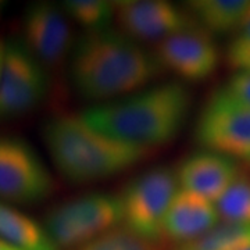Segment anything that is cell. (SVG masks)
Wrapping results in <instances>:
<instances>
[{
    "mask_svg": "<svg viewBox=\"0 0 250 250\" xmlns=\"http://www.w3.org/2000/svg\"><path fill=\"white\" fill-rule=\"evenodd\" d=\"M161 71L153 52L111 28L83 32L75 39L68 60L74 89L96 104L143 89Z\"/></svg>",
    "mask_w": 250,
    "mask_h": 250,
    "instance_id": "cell-1",
    "label": "cell"
},
{
    "mask_svg": "<svg viewBox=\"0 0 250 250\" xmlns=\"http://www.w3.org/2000/svg\"><path fill=\"white\" fill-rule=\"evenodd\" d=\"M190 108L192 93L187 85L170 81L95 104L81 118L100 134L153 150L178 136Z\"/></svg>",
    "mask_w": 250,
    "mask_h": 250,
    "instance_id": "cell-2",
    "label": "cell"
},
{
    "mask_svg": "<svg viewBox=\"0 0 250 250\" xmlns=\"http://www.w3.org/2000/svg\"><path fill=\"white\" fill-rule=\"evenodd\" d=\"M42 138L62 178L88 184L111 178L135 167L152 150L103 135L81 116L52 117L42 128Z\"/></svg>",
    "mask_w": 250,
    "mask_h": 250,
    "instance_id": "cell-3",
    "label": "cell"
},
{
    "mask_svg": "<svg viewBox=\"0 0 250 250\" xmlns=\"http://www.w3.org/2000/svg\"><path fill=\"white\" fill-rule=\"evenodd\" d=\"M179 190L177 171L168 167H154L136 175L118 196L123 228L153 245L163 241L164 220Z\"/></svg>",
    "mask_w": 250,
    "mask_h": 250,
    "instance_id": "cell-4",
    "label": "cell"
},
{
    "mask_svg": "<svg viewBox=\"0 0 250 250\" xmlns=\"http://www.w3.org/2000/svg\"><path fill=\"white\" fill-rule=\"evenodd\" d=\"M123 224L118 196L92 192L54 206L46 214L45 228L62 249L83 248Z\"/></svg>",
    "mask_w": 250,
    "mask_h": 250,
    "instance_id": "cell-5",
    "label": "cell"
},
{
    "mask_svg": "<svg viewBox=\"0 0 250 250\" xmlns=\"http://www.w3.org/2000/svg\"><path fill=\"white\" fill-rule=\"evenodd\" d=\"M49 88V72L22 41H7L0 77V121L32 111L43 102Z\"/></svg>",
    "mask_w": 250,
    "mask_h": 250,
    "instance_id": "cell-6",
    "label": "cell"
},
{
    "mask_svg": "<svg viewBox=\"0 0 250 250\" xmlns=\"http://www.w3.org/2000/svg\"><path fill=\"white\" fill-rule=\"evenodd\" d=\"M53 190V178L35 149L21 138L0 135V199L31 205Z\"/></svg>",
    "mask_w": 250,
    "mask_h": 250,
    "instance_id": "cell-7",
    "label": "cell"
},
{
    "mask_svg": "<svg viewBox=\"0 0 250 250\" xmlns=\"http://www.w3.org/2000/svg\"><path fill=\"white\" fill-rule=\"evenodd\" d=\"M21 41L46 70H59L68 62L75 43L70 18L62 6L50 1H36L25 10Z\"/></svg>",
    "mask_w": 250,
    "mask_h": 250,
    "instance_id": "cell-8",
    "label": "cell"
},
{
    "mask_svg": "<svg viewBox=\"0 0 250 250\" xmlns=\"http://www.w3.org/2000/svg\"><path fill=\"white\" fill-rule=\"evenodd\" d=\"M203 150L250 164V107L208 99L195 125Z\"/></svg>",
    "mask_w": 250,
    "mask_h": 250,
    "instance_id": "cell-9",
    "label": "cell"
},
{
    "mask_svg": "<svg viewBox=\"0 0 250 250\" xmlns=\"http://www.w3.org/2000/svg\"><path fill=\"white\" fill-rule=\"evenodd\" d=\"M153 54L163 71L188 82L210 78L221 62L214 36L197 24L157 42Z\"/></svg>",
    "mask_w": 250,
    "mask_h": 250,
    "instance_id": "cell-10",
    "label": "cell"
},
{
    "mask_svg": "<svg viewBox=\"0 0 250 250\" xmlns=\"http://www.w3.org/2000/svg\"><path fill=\"white\" fill-rule=\"evenodd\" d=\"M116 3V22L120 31L136 42H160L196 25L184 7L166 0H125Z\"/></svg>",
    "mask_w": 250,
    "mask_h": 250,
    "instance_id": "cell-11",
    "label": "cell"
},
{
    "mask_svg": "<svg viewBox=\"0 0 250 250\" xmlns=\"http://www.w3.org/2000/svg\"><path fill=\"white\" fill-rule=\"evenodd\" d=\"M241 175L236 161L220 153L202 150L181 163L177 177L182 190L215 203Z\"/></svg>",
    "mask_w": 250,
    "mask_h": 250,
    "instance_id": "cell-12",
    "label": "cell"
},
{
    "mask_svg": "<svg viewBox=\"0 0 250 250\" xmlns=\"http://www.w3.org/2000/svg\"><path fill=\"white\" fill-rule=\"evenodd\" d=\"M221 221L215 203L187 190H179L166 215L163 233L175 243H187Z\"/></svg>",
    "mask_w": 250,
    "mask_h": 250,
    "instance_id": "cell-13",
    "label": "cell"
},
{
    "mask_svg": "<svg viewBox=\"0 0 250 250\" xmlns=\"http://www.w3.org/2000/svg\"><path fill=\"white\" fill-rule=\"evenodd\" d=\"M248 7L249 1L245 0H195L184 6L197 25L211 35L238 32Z\"/></svg>",
    "mask_w": 250,
    "mask_h": 250,
    "instance_id": "cell-14",
    "label": "cell"
},
{
    "mask_svg": "<svg viewBox=\"0 0 250 250\" xmlns=\"http://www.w3.org/2000/svg\"><path fill=\"white\" fill-rule=\"evenodd\" d=\"M0 238L18 250H60L45 227L3 202H0Z\"/></svg>",
    "mask_w": 250,
    "mask_h": 250,
    "instance_id": "cell-15",
    "label": "cell"
},
{
    "mask_svg": "<svg viewBox=\"0 0 250 250\" xmlns=\"http://www.w3.org/2000/svg\"><path fill=\"white\" fill-rule=\"evenodd\" d=\"M250 248V225L220 221L210 231L174 250H245Z\"/></svg>",
    "mask_w": 250,
    "mask_h": 250,
    "instance_id": "cell-16",
    "label": "cell"
},
{
    "mask_svg": "<svg viewBox=\"0 0 250 250\" xmlns=\"http://www.w3.org/2000/svg\"><path fill=\"white\" fill-rule=\"evenodd\" d=\"M70 20L85 32H99L116 21V3L104 0H67L62 6Z\"/></svg>",
    "mask_w": 250,
    "mask_h": 250,
    "instance_id": "cell-17",
    "label": "cell"
},
{
    "mask_svg": "<svg viewBox=\"0 0 250 250\" xmlns=\"http://www.w3.org/2000/svg\"><path fill=\"white\" fill-rule=\"evenodd\" d=\"M221 221L250 225V177L239 175L215 202Z\"/></svg>",
    "mask_w": 250,
    "mask_h": 250,
    "instance_id": "cell-18",
    "label": "cell"
},
{
    "mask_svg": "<svg viewBox=\"0 0 250 250\" xmlns=\"http://www.w3.org/2000/svg\"><path fill=\"white\" fill-rule=\"evenodd\" d=\"M80 250H157L153 243L143 241L136 235L118 227L100 238L85 245Z\"/></svg>",
    "mask_w": 250,
    "mask_h": 250,
    "instance_id": "cell-19",
    "label": "cell"
},
{
    "mask_svg": "<svg viewBox=\"0 0 250 250\" xmlns=\"http://www.w3.org/2000/svg\"><path fill=\"white\" fill-rule=\"evenodd\" d=\"M211 100L250 107V71H236L210 96Z\"/></svg>",
    "mask_w": 250,
    "mask_h": 250,
    "instance_id": "cell-20",
    "label": "cell"
},
{
    "mask_svg": "<svg viewBox=\"0 0 250 250\" xmlns=\"http://www.w3.org/2000/svg\"><path fill=\"white\" fill-rule=\"evenodd\" d=\"M227 62L235 71H250V47H227Z\"/></svg>",
    "mask_w": 250,
    "mask_h": 250,
    "instance_id": "cell-21",
    "label": "cell"
},
{
    "mask_svg": "<svg viewBox=\"0 0 250 250\" xmlns=\"http://www.w3.org/2000/svg\"><path fill=\"white\" fill-rule=\"evenodd\" d=\"M228 46L233 47H250V22L236 32V35L233 36V39L229 42Z\"/></svg>",
    "mask_w": 250,
    "mask_h": 250,
    "instance_id": "cell-22",
    "label": "cell"
},
{
    "mask_svg": "<svg viewBox=\"0 0 250 250\" xmlns=\"http://www.w3.org/2000/svg\"><path fill=\"white\" fill-rule=\"evenodd\" d=\"M4 54H6V42L3 39H0V77H1V71H3Z\"/></svg>",
    "mask_w": 250,
    "mask_h": 250,
    "instance_id": "cell-23",
    "label": "cell"
},
{
    "mask_svg": "<svg viewBox=\"0 0 250 250\" xmlns=\"http://www.w3.org/2000/svg\"><path fill=\"white\" fill-rule=\"evenodd\" d=\"M16 248L10 246L7 242H4L3 239H0V250H14Z\"/></svg>",
    "mask_w": 250,
    "mask_h": 250,
    "instance_id": "cell-24",
    "label": "cell"
},
{
    "mask_svg": "<svg viewBox=\"0 0 250 250\" xmlns=\"http://www.w3.org/2000/svg\"><path fill=\"white\" fill-rule=\"evenodd\" d=\"M248 22H250V1H249V7H248V11H246V14H245L243 25H246ZM243 25H242V27H243Z\"/></svg>",
    "mask_w": 250,
    "mask_h": 250,
    "instance_id": "cell-25",
    "label": "cell"
},
{
    "mask_svg": "<svg viewBox=\"0 0 250 250\" xmlns=\"http://www.w3.org/2000/svg\"><path fill=\"white\" fill-rule=\"evenodd\" d=\"M6 1H1L0 0V18H1V16H3V11H4V9H6Z\"/></svg>",
    "mask_w": 250,
    "mask_h": 250,
    "instance_id": "cell-26",
    "label": "cell"
},
{
    "mask_svg": "<svg viewBox=\"0 0 250 250\" xmlns=\"http://www.w3.org/2000/svg\"><path fill=\"white\" fill-rule=\"evenodd\" d=\"M245 250H250V248H248V249H245Z\"/></svg>",
    "mask_w": 250,
    "mask_h": 250,
    "instance_id": "cell-27",
    "label": "cell"
},
{
    "mask_svg": "<svg viewBox=\"0 0 250 250\" xmlns=\"http://www.w3.org/2000/svg\"><path fill=\"white\" fill-rule=\"evenodd\" d=\"M14 250H18V249H14Z\"/></svg>",
    "mask_w": 250,
    "mask_h": 250,
    "instance_id": "cell-28",
    "label": "cell"
}]
</instances>
